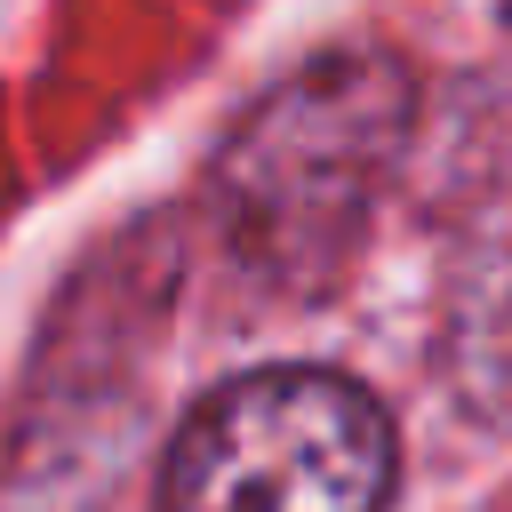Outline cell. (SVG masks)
Instances as JSON below:
<instances>
[{
	"label": "cell",
	"mask_w": 512,
	"mask_h": 512,
	"mask_svg": "<svg viewBox=\"0 0 512 512\" xmlns=\"http://www.w3.org/2000/svg\"><path fill=\"white\" fill-rule=\"evenodd\" d=\"M160 496L168 512H384L392 424L336 368H256L184 416Z\"/></svg>",
	"instance_id": "6da1fadb"
},
{
	"label": "cell",
	"mask_w": 512,
	"mask_h": 512,
	"mask_svg": "<svg viewBox=\"0 0 512 512\" xmlns=\"http://www.w3.org/2000/svg\"><path fill=\"white\" fill-rule=\"evenodd\" d=\"M408 112V88L392 56H328L304 80H288L264 112H248L232 144V208L248 240L288 248L328 232V216H352L368 200L376 160L392 152Z\"/></svg>",
	"instance_id": "7a4b0ae2"
}]
</instances>
